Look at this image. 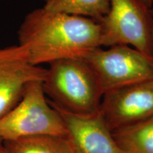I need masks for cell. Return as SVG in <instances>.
Here are the masks:
<instances>
[{
  "label": "cell",
  "instance_id": "1",
  "mask_svg": "<svg viewBox=\"0 0 153 153\" xmlns=\"http://www.w3.org/2000/svg\"><path fill=\"white\" fill-rule=\"evenodd\" d=\"M18 38L30 64L38 66L62 59H83L101 45V28L94 19L42 7L26 15Z\"/></svg>",
  "mask_w": 153,
  "mask_h": 153
},
{
  "label": "cell",
  "instance_id": "2",
  "mask_svg": "<svg viewBox=\"0 0 153 153\" xmlns=\"http://www.w3.org/2000/svg\"><path fill=\"white\" fill-rule=\"evenodd\" d=\"M43 87L51 102L79 114L99 111L104 95L95 72L83 59H62L49 63Z\"/></svg>",
  "mask_w": 153,
  "mask_h": 153
},
{
  "label": "cell",
  "instance_id": "3",
  "mask_svg": "<svg viewBox=\"0 0 153 153\" xmlns=\"http://www.w3.org/2000/svg\"><path fill=\"white\" fill-rule=\"evenodd\" d=\"M59 113L50 104L43 81L30 82L20 101L0 118V140H14L38 135L66 136Z\"/></svg>",
  "mask_w": 153,
  "mask_h": 153
},
{
  "label": "cell",
  "instance_id": "4",
  "mask_svg": "<svg viewBox=\"0 0 153 153\" xmlns=\"http://www.w3.org/2000/svg\"><path fill=\"white\" fill-rule=\"evenodd\" d=\"M101 45H131L153 57L152 9L141 0H110V8L99 22Z\"/></svg>",
  "mask_w": 153,
  "mask_h": 153
},
{
  "label": "cell",
  "instance_id": "5",
  "mask_svg": "<svg viewBox=\"0 0 153 153\" xmlns=\"http://www.w3.org/2000/svg\"><path fill=\"white\" fill-rule=\"evenodd\" d=\"M83 60L95 72L104 94L153 79V57L128 45H114L108 50L99 48Z\"/></svg>",
  "mask_w": 153,
  "mask_h": 153
},
{
  "label": "cell",
  "instance_id": "6",
  "mask_svg": "<svg viewBox=\"0 0 153 153\" xmlns=\"http://www.w3.org/2000/svg\"><path fill=\"white\" fill-rule=\"evenodd\" d=\"M99 111L112 132L153 116V79L106 91Z\"/></svg>",
  "mask_w": 153,
  "mask_h": 153
},
{
  "label": "cell",
  "instance_id": "7",
  "mask_svg": "<svg viewBox=\"0 0 153 153\" xmlns=\"http://www.w3.org/2000/svg\"><path fill=\"white\" fill-rule=\"evenodd\" d=\"M46 69L33 65L20 45L0 48V118L22 99L30 82L43 81Z\"/></svg>",
  "mask_w": 153,
  "mask_h": 153
},
{
  "label": "cell",
  "instance_id": "8",
  "mask_svg": "<svg viewBox=\"0 0 153 153\" xmlns=\"http://www.w3.org/2000/svg\"><path fill=\"white\" fill-rule=\"evenodd\" d=\"M48 101L62 118L66 137L74 153H120L99 111L89 114H74Z\"/></svg>",
  "mask_w": 153,
  "mask_h": 153
},
{
  "label": "cell",
  "instance_id": "9",
  "mask_svg": "<svg viewBox=\"0 0 153 153\" xmlns=\"http://www.w3.org/2000/svg\"><path fill=\"white\" fill-rule=\"evenodd\" d=\"M112 133L120 153H153V116Z\"/></svg>",
  "mask_w": 153,
  "mask_h": 153
},
{
  "label": "cell",
  "instance_id": "10",
  "mask_svg": "<svg viewBox=\"0 0 153 153\" xmlns=\"http://www.w3.org/2000/svg\"><path fill=\"white\" fill-rule=\"evenodd\" d=\"M7 153H74L66 136L38 135L3 141Z\"/></svg>",
  "mask_w": 153,
  "mask_h": 153
},
{
  "label": "cell",
  "instance_id": "11",
  "mask_svg": "<svg viewBox=\"0 0 153 153\" xmlns=\"http://www.w3.org/2000/svg\"><path fill=\"white\" fill-rule=\"evenodd\" d=\"M43 8L53 12L90 18L100 22L108 12L110 0H43Z\"/></svg>",
  "mask_w": 153,
  "mask_h": 153
},
{
  "label": "cell",
  "instance_id": "12",
  "mask_svg": "<svg viewBox=\"0 0 153 153\" xmlns=\"http://www.w3.org/2000/svg\"><path fill=\"white\" fill-rule=\"evenodd\" d=\"M0 153H7L3 141L1 140H0Z\"/></svg>",
  "mask_w": 153,
  "mask_h": 153
},
{
  "label": "cell",
  "instance_id": "13",
  "mask_svg": "<svg viewBox=\"0 0 153 153\" xmlns=\"http://www.w3.org/2000/svg\"><path fill=\"white\" fill-rule=\"evenodd\" d=\"M141 1H143L145 4L148 6V7L152 8V7L153 5V0H141Z\"/></svg>",
  "mask_w": 153,
  "mask_h": 153
},
{
  "label": "cell",
  "instance_id": "14",
  "mask_svg": "<svg viewBox=\"0 0 153 153\" xmlns=\"http://www.w3.org/2000/svg\"><path fill=\"white\" fill-rule=\"evenodd\" d=\"M152 13H153V5H152Z\"/></svg>",
  "mask_w": 153,
  "mask_h": 153
}]
</instances>
